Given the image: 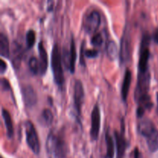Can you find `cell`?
<instances>
[{
	"label": "cell",
	"instance_id": "6da1fadb",
	"mask_svg": "<svg viewBox=\"0 0 158 158\" xmlns=\"http://www.w3.org/2000/svg\"><path fill=\"white\" fill-rule=\"evenodd\" d=\"M46 150L49 158H65L67 155L68 146L61 134L52 131L46 138Z\"/></svg>",
	"mask_w": 158,
	"mask_h": 158
},
{
	"label": "cell",
	"instance_id": "7a4b0ae2",
	"mask_svg": "<svg viewBox=\"0 0 158 158\" xmlns=\"http://www.w3.org/2000/svg\"><path fill=\"white\" fill-rule=\"evenodd\" d=\"M137 131L147 141L148 149L154 153L158 151V130L149 119H143L137 125Z\"/></svg>",
	"mask_w": 158,
	"mask_h": 158
},
{
	"label": "cell",
	"instance_id": "3957f363",
	"mask_svg": "<svg viewBox=\"0 0 158 158\" xmlns=\"http://www.w3.org/2000/svg\"><path fill=\"white\" fill-rule=\"evenodd\" d=\"M51 68L55 83L58 86H63L64 83V74L62 67V55L58 44H55L51 52Z\"/></svg>",
	"mask_w": 158,
	"mask_h": 158
},
{
	"label": "cell",
	"instance_id": "277c9868",
	"mask_svg": "<svg viewBox=\"0 0 158 158\" xmlns=\"http://www.w3.org/2000/svg\"><path fill=\"white\" fill-rule=\"evenodd\" d=\"M150 40L151 37L148 34H144L141 40L138 61V76L150 75L148 62L150 58Z\"/></svg>",
	"mask_w": 158,
	"mask_h": 158
},
{
	"label": "cell",
	"instance_id": "5b68a950",
	"mask_svg": "<svg viewBox=\"0 0 158 158\" xmlns=\"http://www.w3.org/2000/svg\"><path fill=\"white\" fill-rule=\"evenodd\" d=\"M24 126L27 145L34 154H39L40 151V143L33 123L29 120H26Z\"/></svg>",
	"mask_w": 158,
	"mask_h": 158
},
{
	"label": "cell",
	"instance_id": "8992f818",
	"mask_svg": "<svg viewBox=\"0 0 158 158\" xmlns=\"http://www.w3.org/2000/svg\"><path fill=\"white\" fill-rule=\"evenodd\" d=\"M131 37L130 35V31L127 28H125L123 32L121 41H120V63H126L129 61L131 57Z\"/></svg>",
	"mask_w": 158,
	"mask_h": 158
},
{
	"label": "cell",
	"instance_id": "52a82bcc",
	"mask_svg": "<svg viewBox=\"0 0 158 158\" xmlns=\"http://www.w3.org/2000/svg\"><path fill=\"white\" fill-rule=\"evenodd\" d=\"M100 22H101V18L100 13L96 10L92 11L85 18L84 24H83L85 31L87 33L93 34L94 35V34H96V32L100 26Z\"/></svg>",
	"mask_w": 158,
	"mask_h": 158
},
{
	"label": "cell",
	"instance_id": "ba28073f",
	"mask_svg": "<svg viewBox=\"0 0 158 158\" xmlns=\"http://www.w3.org/2000/svg\"><path fill=\"white\" fill-rule=\"evenodd\" d=\"M84 89L83 83L80 80H77L74 84L73 89V102L74 108L77 112V116L80 117L82 113V106L84 102Z\"/></svg>",
	"mask_w": 158,
	"mask_h": 158
},
{
	"label": "cell",
	"instance_id": "9c48e42d",
	"mask_svg": "<svg viewBox=\"0 0 158 158\" xmlns=\"http://www.w3.org/2000/svg\"><path fill=\"white\" fill-rule=\"evenodd\" d=\"M100 110L98 105H95L91 112V127H90V137L92 140H97L98 139L100 130Z\"/></svg>",
	"mask_w": 158,
	"mask_h": 158
},
{
	"label": "cell",
	"instance_id": "30bf717a",
	"mask_svg": "<svg viewBox=\"0 0 158 158\" xmlns=\"http://www.w3.org/2000/svg\"><path fill=\"white\" fill-rule=\"evenodd\" d=\"M122 123L121 132H114V137L116 140V146H117V158H123L125 155V152L128 147V142L124 136V127Z\"/></svg>",
	"mask_w": 158,
	"mask_h": 158
},
{
	"label": "cell",
	"instance_id": "8fae6325",
	"mask_svg": "<svg viewBox=\"0 0 158 158\" xmlns=\"http://www.w3.org/2000/svg\"><path fill=\"white\" fill-rule=\"evenodd\" d=\"M23 101L26 107H32L36 104L37 95L35 91L31 86H26L22 89Z\"/></svg>",
	"mask_w": 158,
	"mask_h": 158
},
{
	"label": "cell",
	"instance_id": "7c38bea8",
	"mask_svg": "<svg viewBox=\"0 0 158 158\" xmlns=\"http://www.w3.org/2000/svg\"><path fill=\"white\" fill-rule=\"evenodd\" d=\"M39 57H40V73L42 76L46 73L48 69V55L43 42L40 41L38 45Z\"/></svg>",
	"mask_w": 158,
	"mask_h": 158
},
{
	"label": "cell",
	"instance_id": "4fadbf2b",
	"mask_svg": "<svg viewBox=\"0 0 158 158\" xmlns=\"http://www.w3.org/2000/svg\"><path fill=\"white\" fill-rule=\"evenodd\" d=\"M131 80H132V73H131V71L130 69H126L121 87V97L123 101L124 102H126L127 99L130 86H131Z\"/></svg>",
	"mask_w": 158,
	"mask_h": 158
},
{
	"label": "cell",
	"instance_id": "5bb4252c",
	"mask_svg": "<svg viewBox=\"0 0 158 158\" xmlns=\"http://www.w3.org/2000/svg\"><path fill=\"white\" fill-rule=\"evenodd\" d=\"M69 55V58H68V63L67 67L69 69L71 73H73L75 72V65H76V60H77V49H76V44L74 39L72 38L70 43V48H69V51L68 52Z\"/></svg>",
	"mask_w": 158,
	"mask_h": 158
},
{
	"label": "cell",
	"instance_id": "9a60e30c",
	"mask_svg": "<svg viewBox=\"0 0 158 158\" xmlns=\"http://www.w3.org/2000/svg\"><path fill=\"white\" fill-rule=\"evenodd\" d=\"M2 119L4 120L5 127L6 128V133H7L8 137L11 138L14 134V128L13 124H12V117H11V115L9 113V111L6 109L2 110Z\"/></svg>",
	"mask_w": 158,
	"mask_h": 158
},
{
	"label": "cell",
	"instance_id": "2e32d148",
	"mask_svg": "<svg viewBox=\"0 0 158 158\" xmlns=\"http://www.w3.org/2000/svg\"><path fill=\"white\" fill-rule=\"evenodd\" d=\"M9 42L8 37L2 32L0 34V54L2 57L9 58Z\"/></svg>",
	"mask_w": 158,
	"mask_h": 158
},
{
	"label": "cell",
	"instance_id": "e0dca14e",
	"mask_svg": "<svg viewBox=\"0 0 158 158\" xmlns=\"http://www.w3.org/2000/svg\"><path fill=\"white\" fill-rule=\"evenodd\" d=\"M106 153L105 158H114V151H115V145H114V140L109 133H106Z\"/></svg>",
	"mask_w": 158,
	"mask_h": 158
},
{
	"label": "cell",
	"instance_id": "ac0fdd59",
	"mask_svg": "<svg viewBox=\"0 0 158 158\" xmlns=\"http://www.w3.org/2000/svg\"><path fill=\"white\" fill-rule=\"evenodd\" d=\"M53 120V114L49 109H44L40 117V122L43 126H49Z\"/></svg>",
	"mask_w": 158,
	"mask_h": 158
},
{
	"label": "cell",
	"instance_id": "d6986e66",
	"mask_svg": "<svg viewBox=\"0 0 158 158\" xmlns=\"http://www.w3.org/2000/svg\"><path fill=\"white\" fill-rule=\"evenodd\" d=\"M106 53H107L110 60H114L117 58L118 52H117V46L115 42L110 41L108 43L107 46H106Z\"/></svg>",
	"mask_w": 158,
	"mask_h": 158
},
{
	"label": "cell",
	"instance_id": "ffe728a7",
	"mask_svg": "<svg viewBox=\"0 0 158 158\" xmlns=\"http://www.w3.org/2000/svg\"><path fill=\"white\" fill-rule=\"evenodd\" d=\"M29 68L32 73L37 74L40 72V63L36 57L32 56L29 60Z\"/></svg>",
	"mask_w": 158,
	"mask_h": 158
},
{
	"label": "cell",
	"instance_id": "44dd1931",
	"mask_svg": "<svg viewBox=\"0 0 158 158\" xmlns=\"http://www.w3.org/2000/svg\"><path fill=\"white\" fill-rule=\"evenodd\" d=\"M35 42V33L32 29H29L26 34V43L28 49H30L34 46Z\"/></svg>",
	"mask_w": 158,
	"mask_h": 158
},
{
	"label": "cell",
	"instance_id": "7402d4cb",
	"mask_svg": "<svg viewBox=\"0 0 158 158\" xmlns=\"http://www.w3.org/2000/svg\"><path fill=\"white\" fill-rule=\"evenodd\" d=\"M103 38L100 33H96L91 38V44L95 47H100L103 45Z\"/></svg>",
	"mask_w": 158,
	"mask_h": 158
},
{
	"label": "cell",
	"instance_id": "603a6c76",
	"mask_svg": "<svg viewBox=\"0 0 158 158\" xmlns=\"http://www.w3.org/2000/svg\"><path fill=\"white\" fill-rule=\"evenodd\" d=\"M99 51L97 49H86L84 51V56L86 58H96L98 56Z\"/></svg>",
	"mask_w": 158,
	"mask_h": 158
},
{
	"label": "cell",
	"instance_id": "cb8c5ba5",
	"mask_svg": "<svg viewBox=\"0 0 158 158\" xmlns=\"http://www.w3.org/2000/svg\"><path fill=\"white\" fill-rule=\"evenodd\" d=\"M2 89H4V90H9V89H11L10 87V84H9V81H8L7 80H6V79H2Z\"/></svg>",
	"mask_w": 158,
	"mask_h": 158
},
{
	"label": "cell",
	"instance_id": "d4e9b609",
	"mask_svg": "<svg viewBox=\"0 0 158 158\" xmlns=\"http://www.w3.org/2000/svg\"><path fill=\"white\" fill-rule=\"evenodd\" d=\"M6 69H7V65L5 63L4 60H1V61H0V72H1V73H4L6 71Z\"/></svg>",
	"mask_w": 158,
	"mask_h": 158
},
{
	"label": "cell",
	"instance_id": "484cf974",
	"mask_svg": "<svg viewBox=\"0 0 158 158\" xmlns=\"http://www.w3.org/2000/svg\"><path fill=\"white\" fill-rule=\"evenodd\" d=\"M84 43H83V45L81 46V56H80V63L81 65H83V66H85V61H84Z\"/></svg>",
	"mask_w": 158,
	"mask_h": 158
},
{
	"label": "cell",
	"instance_id": "4316f807",
	"mask_svg": "<svg viewBox=\"0 0 158 158\" xmlns=\"http://www.w3.org/2000/svg\"><path fill=\"white\" fill-rule=\"evenodd\" d=\"M153 39H154V42L158 44V28H156L154 29V33H153Z\"/></svg>",
	"mask_w": 158,
	"mask_h": 158
},
{
	"label": "cell",
	"instance_id": "83f0119b",
	"mask_svg": "<svg viewBox=\"0 0 158 158\" xmlns=\"http://www.w3.org/2000/svg\"><path fill=\"white\" fill-rule=\"evenodd\" d=\"M139 151L137 148L134 150V158H139Z\"/></svg>",
	"mask_w": 158,
	"mask_h": 158
},
{
	"label": "cell",
	"instance_id": "f1b7e54d",
	"mask_svg": "<svg viewBox=\"0 0 158 158\" xmlns=\"http://www.w3.org/2000/svg\"><path fill=\"white\" fill-rule=\"evenodd\" d=\"M157 113H158V93L157 94Z\"/></svg>",
	"mask_w": 158,
	"mask_h": 158
}]
</instances>
